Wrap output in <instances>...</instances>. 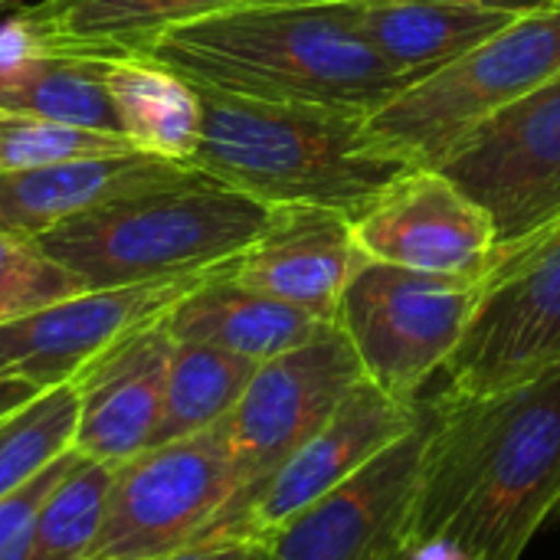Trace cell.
Instances as JSON below:
<instances>
[{"label": "cell", "instance_id": "1", "mask_svg": "<svg viewBox=\"0 0 560 560\" xmlns=\"http://www.w3.org/2000/svg\"><path fill=\"white\" fill-rule=\"evenodd\" d=\"M433 400L413 538L522 560L560 509V368L495 394Z\"/></svg>", "mask_w": 560, "mask_h": 560}, {"label": "cell", "instance_id": "2", "mask_svg": "<svg viewBox=\"0 0 560 560\" xmlns=\"http://www.w3.org/2000/svg\"><path fill=\"white\" fill-rule=\"evenodd\" d=\"M135 56L200 89L371 115L410 82L390 69L335 3L256 0L177 23Z\"/></svg>", "mask_w": 560, "mask_h": 560}, {"label": "cell", "instance_id": "3", "mask_svg": "<svg viewBox=\"0 0 560 560\" xmlns=\"http://www.w3.org/2000/svg\"><path fill=\"white\" fill-rule=\"evenodd\" d=\"M200 89V85H197ZM203 135L194 167L266 207L364 217L410 171L361 112L282 105L200 89Z\"/></svg>", "mask_w": 560, "mask_h": 560}, {"label": "cell", "instance_id": "4", "mask_svg": "<svg viewBox=\"0 0 560 560\" xmlns=\"http://www.w3.org/2000/svg\"><path fill=\"white\" fill-rule=\"evenodd\" d=\"M272 207L194 171L72 217L36 240L85 289H118L223 272L266 233Z\"/></svg>", "mask_w": 560, "mask_h": 560}, {"label": "cell", "instance_id": "5", "mask_svg": "<svg viewBox=\"0 0 560 560\" xmlns=\"http://www.w3.org/2000/svg\"><path fill=\"white\" fill-rule=\"evenodd\" d=\"M558 72L560 10L522 13L453 62L400 89L368 115V125L387 151L413 167L436 171L489 115Z\"/></svg>", "mask_w": 560, "mask_h": 560}, {"label": "cell", "instance_id": "6", "mask_svg": "<svg viewBox=\"0 0 560 560\" xmlns=\"http://www.w3.org/2000/svg\"><path fill=\"white\" fill-rule=\"evenodd\" d=\"M243 499L223 423L115 466L89 560H161L223 535Z\"/></svg>", "mask_w": 560, "mask_h": 560}, {"label": "cell", "instance_id": "7", "mask_svg": "<svg viewBox=\"0 0 560 560\" xmlns=\"http://www.w3.org/2000/svg\"><path fill=\"white\" fill-rule=\"evenodd\" d=\"M479 292L482 279L364 259L345 289L335 328L351 341L371 384L390 397L417 400L463 341Z\"/></svg>", "mask_w": 560, "mask_h": 560}, {"label": "cell", "instance_id": "8", "mask_svg": "<svg viewBox=\"0 0 560 560\" xmlns=\"http://www.w3.org/2000/svg\"><path fill=\"white\" fill-rule=\"evenodd\" d=\"M495 230V259L560 220V72L489 115L436 167Z\"/></svg>", "mask_w": 560, "mask_h": 560}, {"label": "cell", "instance_id": "9", "mask_svg": "<svg viewBox=\"0 0 560 560\" xmlns=\"http://www.w3.org/2000/svg\"><path fill=\"white\" fill-rule=\"evenodd\" d=\"M560 368V220L482 276L463 341L443 368L450 397H482Z\"/></svg>", "mask_w": 560, "mask_h": 560}, {"label": "cell", "instance_id": "10", "mask_svg": "<svg viewBox=\"0 0 560 560\" xmlns=\"http://www.w3.org/2000/svg\"><path fill=\"white\" fill-rule=\"evenodd\" d=\"M361 381L364 368L351 341L335 325L308 345L256 368L240 404L223 420L230 456L243 482V499L230 525L266 486V479L331 420Z\"/></svg>", "mask_w": 560, "mask_h": 560}, {"label": "cell", "instance_id": "11", "mask_svg": "<svg viewBox=\"0 0 560 560\" xmlns=\"http://www.w3.org/2000/svg\"><path fill=\"white\" fill-rule=\"evenodd\" d=\"M436 427V400L423 397L420 423L348 482L299 512L269 538V560H404Z\"/></svg>", "mask_w": 560, "mask_h": 560}, {"label": "cell", "instance_id": "12", "mask_svg": "<svg viewBox=\"0 0 560 560\" xmlns=\"http://www.w3.org/2000/svg\"><path fill=\"white\" fill-rule=\"evenodd\" d=\"M210 276L85 289L33 315L7 322L0 325V377H16L39 390L72 384L95 358L138 328L161 322Z\"/></svg>", "mask_w": 560, "mask_h": 560}, {"label": "cell", "instance_id": "13", "mask_svg": "<svg viewBox=\"0 0 560 560\" xmlns=\"http://www.w3.org/2000/svg\"><path fill=\"white\" fill-rule=\"evenodd\" d=\"M423 417V397L400 400L368 377L341 400L331 420L285 459L249 499L226 535L269 541L299 512L361 472L371 459L404 440Z\"/></svg>", "mask_w": 560, "mask_h": 560}, {"label": "cell", "instance_id": "14", "mask_svg": "<svg viewBox=\"0 0 560 560\" xmlns=\"http://www.w3.org/2000/svg\"><path fill=\"white\" fill-rule=\"evenodd\" d=\"M354 240L374 262L430 276L482 279L495 262L489 213L450 177L423 167L354 220Z\"/></svg>", "mask_w": 560, "mask_h": 560}, {"label": "cell", "instance_id": "15", "mask_svg": "<svg viewBox=\"0 0 560 560\" xmlns=\"http://www.w3.org/2000/svg\"><path fill=\"white\" fill-rule=\"evenodd\" d=\"M364 259L351 217L318 207H276L266 233L226 276L335 325L345 289Z\"/></svg>", "mask_w": 560, "mask_h": 560}, {"label": "cell", "instance_id": "16", "mask_svg": "<svg viewBox=\"0 0 560 560\" xmlns=\"http://www.w3.org/2000/svg\"><path fill=\"white\" fill-rule=\"evenodd\" d=\"M171 348L174 338L161 318L121 338L72 381L79 397L72 450L79 456L121 466L151 450Z\"/></svg>", "mask_w": 560, "mask_h": 560}, {"label": "cell", "instance_id": "17", "mask_svg": "<svg viewBox=\"0 0 560 560\" xmlns=\"http://www.w3.org/2000/svg\"><path fill=\"white\" fill-rule=\"evenodd\" d=\"M197 167L151 158L141 151L59 161L33 171L0 174V230L43 236L46 230L82 217L112 200L174 184Z\"/></svg>", "mask_w": 560, "mask_h": 560}, {"label": "cell", "instance_id": "18", "mask_svg": "<svg viewBox=\"0 0 560 560\" xmlns=\"http://www.w3.org/2000/svg\"><path fill=\"white\" fill-rule=\"evenodd\" d=\"M256 0H33L10 20L43 52L69 59L135 56L158 33Z\"/></svg>", "mask_w": 560, "mask_h": 560}, {"label": "cell", "instance_id": "19", "mask_svg": "<svg viewBox=\"0 0 560 560\" xmlns=\"http://www.w3.org/2000/svg\"><path fill=\"white\" fill-rule=\"evenodd\" d=\"M164 325L174 341L213 345L256 364L302 348L331 328L295 305L230 279L226 269L190 289L164 315Z\"/></svg>", "mask_w": 560, "mask_h": 560}, {"label": "cell", "instance_id": "20", "mask_svg": "<svg viewBox=\"0 0 560 560\" xmlns=\"http://www.w3.org/2000/svg\"><path fill=\"white\" fill-rule=\"evenodd\" d=\"M354 33L407 82L453 62L515 20L505 10L427 0H345L335 3Z\"/></svg>", "mask_w": 560, "mask_h": 560}, {"label": "cell", "instance_id": "21", "mask_svg": "<svg viewBox=\"0 0 560 560\" xmlns=\"http://www.w3.org/2000/svg\"><path fill=\"white\" fill-rule=\"evenodd\" d=\"M95 66L128 148L194 167L203 135L200 89L144 56H112Z\"/></svg>", "mask_w": 560, "mask_h": 560}, {"label": "cell", "instance_id": "22", "mask_svg": "<svg viewBox=\"0 0 560 560\" xmlns=\"http://www.w3.org/2000/svg\"><path fill=\"white\" fill-rule=\"evenodd\" d=\"M0 108L118 135L98 66L36 49L13 20L0 23Z\"/></svg>", "mask_w": 560, "mask_h": 560}, {"label": "cell", "instance_id": "23", "mask_svg": "<svg viewBox=\"0 0 560 560\" xmlns=\"http://www.w3.org/2000/svg\"><path fill=\"white\" fill-rule=\"evenodd\" d=\"M256 361L197 341H174L154 443H174L220 427L256 374Z\"/></svg>", "mask_w": 560, "mask_h": 560}, {"label": "cell", "instance_id": "24", "mask_svg": "<svg viewBox=\"0 0 560 560\" xmlns=\"http://www.w3.org/2000/svg\"><path fill=\"white\" fill-rule=\"evenodd\" d=\"M112 479L115 466L75 453L36 512L30 560L92 558V548L105 522Z\"/></svg>", "mask_w": 560, "mask_h": 560}, {"label": "cell", "instance_id": "25", "mask_svg": "<svg viewBox=\"0 0 560 560\" xmlns=\"http://www.w3.org/2000/svg\"><path fill=\"white\" fill-rule=\"evenodd\" d=\"M79 397L72 384L49 387L0 420V502L72 453Z\"/></svg>", "mask_w": 560, "mask_h": 560}, {"label": "cell", "instance_id": "26", "mask_svg": "<svg viewBox=\"0 0 560 560\" xmlns=\"http://www.w3.org/2000/svg\"><path fill=\"white\" fill-rule=\"evenodd\" d=\"M125 138L52 121L30 112H10L0 108V174L33 171L59 161H79V158H102V154H125Z\"/></svg>", "mask_w": 560, "mask_h": 560}, {"label": "cell", "instance_id": "27", "mask_svg": "<svg viewBox=\"0 0 560 560\" xmlns=\"http://www.w3.org/2000/svg\"><path fill=\"white\" fill-rule=\"evenodd\" d=\"M85 292L82 279L52 259L36 236L0 230V325Z\"/></svg>", "mask_w": 560, "mask_h": 560}, {"label": "cell", "instance_id": "28", "mask_svg": "<svg viewBox=\"0 0 560 560\" xmlns=\"http://www.w3.org/2000/svg\"><path fill=\"white\" fill-rule=\"evenodd\" d=\"M75 450L56 459L46 472H39L30 486H23L16 495L0 502V560H30V545H33V525L36 512L46 499V492L56 486V479L66 472L72 463Z\"/></svg>", "mask_w": 560, "mask_h": 560}, {"label": "cell", "instance_id": "29", "mask_svg": "<svg viewBox=\"0 0 560 560\" xmlns=\"http://www.w3.org/2000/svg\"><path fill=\"white\" fill-rule=\"evenodd\" d=\"M161 560H269V541L243 538V535H220V538H203Z\"/></svg>", "mask_w": 560, "mask_h": 560}, {"label": "cell", "instance_id": "30", "mask_svg": "<svg viewBox=\"0 0 560 560\" xmlns=\"http://www.w3.org/2000/svg\"><path fill=\"white\" fill-rule=\"evenodd\" d=\"M285 3H345V0H285ZM427 3H459V7H482V10H505V13H535L548 10L551 0H427Z\"/></svg>", "mask_w": 560, "mask_h": 560}, {"label": "cell", "instance_id": "31", "mask_svg": "<svg viewBox=\"0 0 560 560\" xmlns=\"http://www.w3.org/2000/svg\"><path fill=\"white\" fill-rule=\"evenodd\" d=\"M404 560H476L472 555H466L459 545L440 541V538H413Z\"/></svg>", "mask_w": 560, "mask_h": 560}, {"label": "cell", "instance_id": "32", "mask_svg": "<svg viewBox=\"0 0 560 560\" xmlns=\"http://www.w3.org/2000/svg\"><path fill=\"white\" fill-rule=\"evenodd\" d=\"M36 394H43L39 387L26 384V381H16V377H0V420L7 413H13L16 407H23L26 400H33Z\"/></svg>", "mask_w": 560, "mask_h": 560}, {"label": "cell", "instance_id": "33", "mask_svg": "<svg viewBox=\"0 0 560 560\" xmlns=\"http://www.w3.org/2000/svg\"><path fill=\"white\" fill-rule=\"evenodd\" d=\"M7 3H16V0H0V7H7Z\"/></svg>", "mask_w": 560, "mask_h": 560}, {"label": "cell", "instance_id": "34", "mask_svg": "<svg viewBox=\"0 0 560 560\" xmlns=\"http://www.w3.org/2000/svg\"><path fill=\"white\" fill-rule=\"evenodd\" d=\"M551 7H555V10H560V0H551Z\"/></svg>", "mask_w": 560, "mask_h": 560}]
</instances>
